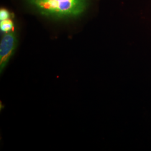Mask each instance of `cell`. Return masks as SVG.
Masks as SVG:
<instances>
[{"label":"cell","mask_w":151,"mask_h":151,"mask_svg":"<svg viewBox=\"0 0 151 151\" xmlns=\"http://www.w3.org/2000/svg\"><path fill=\"white\" fill-rule=\"evenodd\" d=\"M26 1L41 15L56 19L80 16L88 4V0Z\"/></svg>","instance_id":"6da1fadb"},{"label":"cell","mask_w":151,"mask_h":151,"mask_svg":"<svg viewBox=\"0 0 151 151\" xmlns=\"http://www.w3.org/2000/svg\"><path fill=\"white\" fill-rule=\"evenodd\" d=\"M17 44L16 33L7 32L2 38L0 44V72L2 73L14 53Z\"/></svg>","instance_id":"7a4b0ae2"},{"label":"cell","mask_w":151,"mask_h":151,"mask_svg":"<svg viewBox=\"0 0 151 151\" xmlns=\"http://www.w3.org/2000/svg\"><path fill=\"white\" fill-rule=\"evenodd\" d=\"M14 28V23L10 19L1 21L0 29L2 32H10Z\"/></svg>","instance_id":"3957f363"},{"label":"cell","mask_w":151,"mask_h":151,"mask_svg":"<svg viewBox=\"0 0 151 151\" xmlns=\"http://www.w3.org/2000/svg\"><path fill=\"white\" fill-rule=\"evenodd\" d=\"M10 18V13L5 9H1L0 10V20L1 21L9 19Z\"/></svg>","instance_id":"277c9868"}]
</instances>
